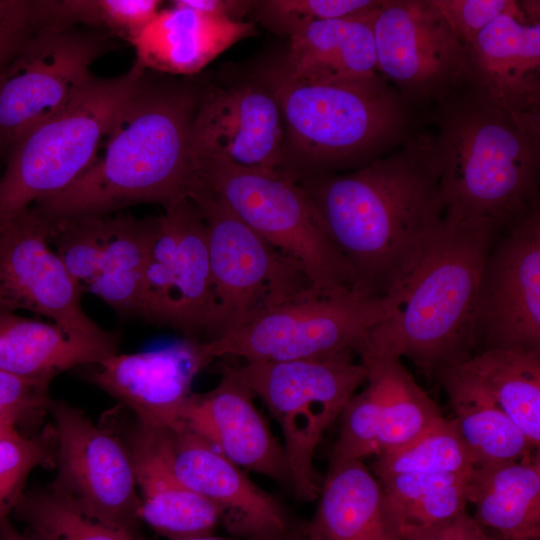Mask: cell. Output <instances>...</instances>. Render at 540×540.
Listing matches in <instances>:
<instances>
[{
  "label": "cell",
  "instance_id": "obj_1",
  "mask_svg": "<svg viewBox=\"0 0 540 540\" xmlns=\"http://www.w3.org/2000/svg\"><path fill=\"white\" fill-rule=\"evenodd\" d=\"M354 274L353 292L385 298L412 271L445 217L432 134H411L349 174L297 181Z\"/></svg>",
  "mask_w": 540,
  "mask_h": 540
},
{
  "label": "cell",
  "instance_id": "obj_2",
  "mask_svg": "<svg viewBox=\"0 0 540 540\" xmlns=\"http://www.w3.org/2000/svg\"><path fill=\"white\" fill-rule=\"evenodd\" d=\"M199 81L145 73L113 117L91 166L69 187L32 206L47 220L107 215L188 199L194 178L189 133Z\"/></svg>",
  "mask_w": 540,
  "mask_h": 540
},
{
  "label": "cell",
  "instance_id": "obj_3",
  "mask_svg": "<svg viewBox=\"0 0 540 540\" xmlns=\"http://www.w3.org/2000/svg\"><path fill=\"white\" fill-rule=\"evenodd\" d=\"M431 116L445 215L501 233L539 210L540 122L510 114L471 82Z\"/></svg>",
  "mask_w": 540,
  "mask_h": 540
},
{
  "label": "cell",
  "instance_id": "obj_4",
  "mask_svg": "<svg viewBox=\"0 0 540 540\" xmlns=\"http://www.w3.org/2000/svg\"><path fill=\"white\" fill-rule=\"evenodd\" d=\"M499 234L487 223L445 215L419 262L385 297L388 315L360 353L407 357L428 376L472 357L480 274Z\"/></svg>",
  "mask_w": 540,
  "mask_h": 540
},
{
  "label": "cell",
  "instance_id": "obj_5",
  "mask_svg": "<svg viewBox=\"0 0 540 540\" xmlns=\"http://www.w3.org/2000/svg\"><path fill=\"white\" fill-rule=\"evenodd\" d=\"M262 79L282 114L281 172L296 181L355 164L361 168L412 134V107L380 74L332 83L290 82L272 72Z\"/></svg>",
  "mask_w": 540,
  "mask_h": 540
},
{
  "label": "cell",
  "instance_id": "obj_6",
  "mask_svg": "<svg viewBox=\"0 0 540 540\" xmlns=\"http://www.w3.org/2000/svg\"><path fill=\"white\" fill-rule=\"evenodd\" d=\"M144 73L135 63L120 76L95 77L68 108L13 141L0 178V222L63 191L91 166L113 117Z\"/></svg>",
  "mask_w": 540,
  "mask_h": 540
},
{
  "label": "cell",
  "instance_id": "obj_7",
  "mask_svg": "<svg viewBox=\"0 0 540 540\" xmlns=\"http://www.w3.org/2000/svg\"><path fill=\"white\" fill-rule=\"evenodd\" d=\"M194 185L219 197L301 272L319 293L353 292L354 274L319 223L303 187L282 172L217 161L192 165Z\"/></svg>",
  "mask_w": 540,
  "mask_h": 540
},
{
  "label": "cell",
  "instance_id": "obj_8",
  "mask_svg": "<svg viewBox=\"0 0 540 540\" xmlns=\"http://www.w3.org/2000/svg\"><path fill=\"white\" fill-rule=\"evenodd\" d=\"M352 357L246 361L229 366L278 422L292 491L302 500H315L321 490L313 459L323 433L366 381L365 366Z\"/></svg>",
  "mask_w": 540,
  "mask_h": 540
},
{
  "label": "cell",
  "instance_id": "obj_9",
  "mask_svg": "<svg viewBox=\"0 0 540 540\" xmlns=\"http://www.w3.org/2000/svg\"><path fill=\"white\" fill-rule=\"evenodd\" d=\"M390 308L387 298L309 290L247 324L202 342L206 355L246 361H293L359 354Z\"/></svg>",
  "mask_w": 540,
  "mask_h": 540
},
{
  "label": "cell",
  "instance_id": "obj_10",
  "mask_svg": "<svg viewBox=\"0 0 540 540\" xmlns=\"http://www.w3.org/2000/svg\"><path fill=\"white\" fill-rule=\"evenodd\" d=\"M188 199L199 209L207 229L214 306L205 341L311 290L297 267L215 194L196 186Z\"/></svg>",
  "mask_w": 540,
  "mask_h": 540
},
{
  "label": "cell",
  "instance_id": "obj_11",
  "mask_svg": "<svg viewBox=\"0 0 540 540\" xmlns=\"http://www.w3.org/2000/svg\"><path fill=\"white\" fill-rule=\"evenodd\" d=\"M371 28L378 73L412 108L435 107L470 83L468 48L431 0H382Z\"/></svg>",
  "mask_w": 540,
  "mask_h": 540
},
{
  "label": "cell",
  "instance_id": "obj_12",
  "mask_svg": "<svg viewBox=\"0 0 540 540\" xmlns=\"http://www.w3.org/2000/svg\"><path fill=\"white\" fill-rule=\"evenodd\" d=\"M105 32L37 29L0 70V148L68 108L95 78L91 65L112 49Z\"/></svg>",
  "mask_w": 540,
  "mask_h": 540
},
{
  "label": "cell",
  "instance_id": "obj_13",
  "mask_svg": "<svg viewBox=\"0 0 540 540\" xmlns=\"http://www.w3.org/2000/svg\"><path fill=\"white\" fill-rule=\"evenodd\" d=\"M54 480L47 486L84 515L136 535L140 496L129 448L119 432L96 425L81 409L52 400Z\"/></svg>",
  "mask_w": 540,
  "mask_h": 540
},
{
  "label": "cell",
  "instance_id": "obj_14",
  "mask_svg": "<svg viewBox=\"0 0 540 540\" xmlns=\"http://www.w3.org/2000/svg\"><path fill=\"white\" fill-rule=\"evenodd\" d=\"M82 292L51 249L49 223L33 206L0 222V310L44 315L72 338L117 354V335L87 316Z\"/></svg>",
  "mask_w": 540,
  "mask_h": 540
},
{
  "label": "cell",
  "instance_id": "obj_15",
  "mask_svg": "<svg viewBox=\"0 0 540 540\" xmlns=\"http://www.w3.org/2000/svg\"><path fill=\"white\" fill-rule=\"evenodd\" d=\"M164 209L145 267L138 317L199 340L207 336L214 306L206 224L189 199Z\"/></svg>",
  "mask_w": 540,
  "mask_h": 540
},
{
  "label": "cell",
  "instance_id": "obj_16",
  "mask_svg": "<svg viewBox=\"0 0 540 540\" xmlns=\"http://www.w3.org/2000/svg\"><path fill=\"white\" fill-rule=\"evenodd\" d=\"M189 151L191 165L217 161L281 172L284 124L275 95L262 77L199 81Z\"/></svg>",
  "mask_w": 540,
  "mask_h": 540
},
{
  "label": "cell",
  "instance_id": "obj_17",
  "mask_svg": "<svg viewBox=\"0 0 540 540\" xmlns=\"http://www.w3.org/2000/svg\"><path fill=\"white\" fill-rule=\"evenodd\" d=\"M474 333L476 347L540 350L539 210L493 243L480 274Z\"/></svg>",
  "mask_w": 540,
  "mask_h": 540
},
{
  "label": "cell",
  "instance_id": "obj_18",
  "mask_svg": "<svg viewBox=\"0 0 540 540\" xmlns=\"http://www.w3.org/2000/svg\"><path fill=\"white\" fill-rule=\"evenodd\" d=\"M202 342L185 337L155 350L117 353L90 365L86 378L131 409L137 420L176 431L182 428L193 380L211 361Z\"/></svg>",
  "mask_w": 540,
  "mask_h": 540
},
{
  "label": "cell",
  "instance_id": "obj_19",
  "mask_svg": "<svg viewBox=\"0 0 540 540\" xmlns=\"http://www.w3.org/2000/svg\"><path fill=\"white\" fill-rule=\"evenodd\" d=\"M539 1H513L467 46L470 82L510 114L540 122Z\"/></svg>",
  "mask_w": 540,
  "mask_h": 540
},
{
  "label": "cell",
  "instance_id": "obj_20",
  "mask_svg": "<svg viewBox=\"0 0 540 540\" xmlns=\"http://www.w3.org/2000/svg\"><path fill=\"white\" fill-rule=\"evenodd\" d=\"M254 394L231 371L211 391L191 394L181 412L182 427L196 433L244 470L292 489L283 445L254 404Z\"/></svg>",
  "mask_w": 540,
  "mask_h": 540
},
{
  "label": "cell",
  "instance_id": "obj_21",
  "mask_svg": "<svg viewBox=\"0 0 540 540\" xmlns=\"http://www.w3.org/2000/svg\"><path fill=\"white\" fill-rule=\"evenodd\" d=\"M172 464L186 487L221 509L231 532L247 539L288 536V521L280 504L244 469L187 428L172 431Z\"/></svg>",
  "mask_w": 540,
  "mask_h": 540
},
{
  "label": "cell",
  "instance_id": "obj_22",
  "mask_svg": "<svg viewBox=\"0 0 540 540\" xmlns=\"http://www.w3.org/2000/svg\"><path fill=\"white\" fill-rule=\"evenodd\" d=\"M120 435L134 464L140 520L167 540L212 535L222 511L177 477L172 464V430L136 419Z\"/></svg>",
  "mask_w": 540,
  "mask_h": 540
},
{
  "label": "cell",
  "instance_id": "obj_23",
  "mask_svg": "<svg viewBox=\"0 0 540 540\" xmlns=\"http://www.w3.org/2000/svg\"><path fill=\"white\" fill-rule=\"evenodd\" d=\"M159 10L130 44L145 70L192 76L236 42L255 34V23L181 6Z\"/></svg>",
  "mask_w": 540,
  "mask_h": 540
},
{
  "label": "cell",
  "instance_id": "obj_24",
  "mask_svg": "<svg viewBox=\"0 0 540 540\" xmlns=\"http://www.w3.org/2000/svg\"><path fill=\"white\" fill-rule=\"evenodd\" d=\"M376 8L359 16L307 25L289 37L284 63L270 72L296 83L347 82L379 74L371 28Z\"/></svg>",
  "mask_w": 540,
  "mask_h": 540
},
{
  "label": "cell",
  "instance_id": "obj_25",
  "mask_svg": "<svg viewBox=\"0 0 540 540\" xmlns=\"http://www.w3.org/2000/svg\"><path fill=\"white\" fill-rule=\"evenodd\" d=\"M306 532L316 540H399L387 496L362 460L330 462Z\"/></svg>",
  "mask_w": 540,
  "mask_h": 540
},
{
  "label": "cell",
  "instance_id": "obj_26",
  "mask_svg": "<svg viewBox=\"0 0 540 540\" xmlns=\"http://www.w3.org/2000/svg\"><path fill=\"white\" fill-rule=\"evenodd\" d=\"M467 500L483 528L509 540H540L539 450L518 461L475 467Z\"/></svg>",
  "mask_w": 540,
  "mask_h": 540
},
{
  "label": "cell",
  "instance_id": "obj_27",
  "mask_svg": "<svg viewBox=\"0 0 540 540\" xmlns=\"http://www.w3.org/2000/svg\"><path fill=\"white\" fill-rule=\"evenodd\" d=\"M442 372L489 398L539 448L540 350L484 349Z\"/></svg>",
  "mask_w": 540,
  "mask_h": 540
},
{
  "label": "cell",
  "instance_id": "obj_28",
  "mask_svg": "<svg viewBox=\"0 0 540 540\" xmlns=\"http://www.w3.org/2000/svg\"><path fill=\"white\" fill-rule=\"evenodd\" d=\"M109 356L98 347L72 338L54 323L0 310L2 371L25 379L51 381L65 370L90 366Z\"/></svg>",
  "mask_w": 540,
  "mask_h": 540
},
{
  "label": "cell",
  "instance_id": "obj_29",
  "mask_svg": "<svg viewBox=\"0 0 540 540\" xmlns=\"http://www.w3.org/2000/svg\"><path fill=\"white\" fill-rule=\"evenodd\" d=\"M158 224L159 216L108 214L97 269L86 290L121 314L139 316L145 267Z\"/></svg>",
  "mask_w": 540,
  "mask_h": 540
},
{
  "label": "cell",
  "instance_id": "obj_30",
  "mask_svg": "<svg viewBox=\"0 0 540 540\" xmlns=\"http://www.w3.org/2000/svg\"><path fill=\"white\" fill-rule=\"evenodd\" d=\"M437 377L448 394L455 415L452 420L475 467L518 461L539 450L489 398L449 373Z\"/></svg>",
  "mask_w": 540,
  "mask_h": 540
},
{
  "label": "cell",
  "instance_id": "obj_31",
  "mask_svg": "<svg viewBox=\"0 0 540 540\" xmlns=\"http://www.w3.org/2000/svg\"><path fill=\"white\" fill-rule=\"evenodd\" d=\"M359 355L367 374L377 381L381 391L376 456L401 449L444 419L400 358L370 352Z\"/></svg>",
  "mask_w": 540,
  "mask_h": 540
},
{
  "label": "cell",
  "instance_id": "obj_32",
  "mask_svg": "<svg viewBox=\"0 0 540 540\" xmlns=\"http://www.w3.org/2000/svg\"><path fill=\"white\" fill-rule=\"evenodd\" d=\"M471 472L407 473L377 480L401 533L405 527L435 524L466 511Z\"/></svg>",
  "mask_w": 540,
  "mask_h": 540
},
{
  "label": "cell",
  "instance_id": "obj_33",
  "mask_svg": "<svg viewBox=\"0 0 540 540\" xmlns=\"http://www.w3.org/2000/svg\"><path fill=\"white\" fill-rule=\"evenodd\" d=\"M157 0H34L36 29L84 24L129 43L159 12Z\"/></svg>",
  "mask_w": 540,
  "mask_h": 540
},
{
  "label": "cell",
  "instance_id": "obj_34",
  "mask_svg": "<svg viewBox=\"0 0 540 540\" xmlns=\"http://www.w3.org/2000/svg\"><path fill=\"white\" fill-rule=\"evenodd\" d=\"M378 479L407 473H469L473 458L453 420L443 419L429 431L394 452L377 456Z\"/></svg>",
  "mask_w": 540,
  "mask_h": 540
},
{
  "label": "cell",
  "instance_id": "obj_35",
  "mask_svg": "<svg viewBox=\"0 0 540 540\" xmlns=\"http://www.w3.org/2000/svg\"><path fill=\"white\" fill-rule=\"evenodd\" d=\"M14 513L47 540H142L89 518L48 487L25 491Z\"/></svg>",
  "mask_w": 540,
  "mask_h": 540
},
{
  "label": "cell",
  "instance_id": "obj_36",
  "mask_svg": "<svg viewBox=\"0 0 540 540\" xmlns=\"http://www.w3.org/2000/svg\"><path fill=\"white\" fill-rule=\"evenodd\" d=\"M56 444L53 426L34 435L16 430L0 438V518L14 512L34 468L56 467Z\"/></svg>",
  "mask_w": 540,
  "mask_h": 540
},
{
  "label": "cell",
  "instance_id": "obj_37",
  "mask_svg": "<svg viewBox=\"0 0 540 540\" xmlns=\"http://www.w3.org/2000/svg\"><path fill=\"white\" fill-rule=\"evenodd\" d=\"M375 0H262L252 13L266 28L282 36H292L307 25L328 19L363 15L376 8Z\"/></svg>",
  "mask_w": 540,
  "mask_h": 540
},
{
  "label": "cell",
  "instance_id": "obj_38",
  "mask_svg": "<svg viewBox=\"0 0 540 540\" xmlns=\"http://www.w3.org/2000/svg\"><path fill=\"white\" fill-rule=\"evenodd\" d=\"M366 382L365 389L355 393L341 413V428L330 462L362 460L376 454L381 420V391L377 381L368 374Z\"/></svg>",
  "mask_w": 540,
  "mask_h": 540
},
{
  "label": "cell",
  "instance_id": "obj_39",
  "mask_svg": "<svg viewBox=\"0 0 540 540\" xmlns=\"http://www.w3.org/2000/svg\"><path fill=\"white\" fill-rule=\"evenodd\" d=\"M51 381L25 379L0 370V417L17 429L36 427L49 413Z\"/></svg>",
  "mask_w": 540,
  "mask_h": 540
},
{
  "label": "cell",
  "instance_id": "obj_40",
  "mask_svg": "<svg viewBox=\"0 0 540 540\" xmlns=\"http://www.w3.org/2000/svg\"><path fill=\"white\" fill-rule=\"evenodd\" d=\"M455 35L468 46L493 19L510 8L511 0H431Z\"/></svg>",
  "mask_w": 540,
  "mask_h": 540
},
{
  "label": "cell",
  "instance_id": "obj_41",
  "mask_svg": "<svg viewBox=\"0 0 540 540\" xmlns=\"http://www.w3.org/2000/svg\"><path fill=\"white\" fill-rule=\"evenodd\" d=\"M399 540H492L485 529L466 511L431 525L408 526Z\"/></svg>",
  "mask_w": 540,
  "mask_h": 540
},
{
  "label": "cell",
  "instance_id": "obj_42",
  "mask_svg": "<svg viewBox=\"0 0 540 540\" xmlns=\"http://www.w3.org/2000/svg\"><path fill=\"white\" fill-rule=\"evenodd\" d=\"M175 4L192 8L200 12L231 20L241 21L251 13L255 2L253 0H175Z\"/></svg>",
  "mask_w": 540,
  "mask_h": 540
},
{
  "label": "cell",
  "instance_id": "obj_43",
  "mask_svg": "<svg viewBox=\"0 0 540 540\" xmlns=\"http://www.w3.org/2000/svg\"><path fill=\"white\" fill-rule=\"evenodd\" d=\"M0 29L35 30L34 0H0Z\"/></svg>",
  "mask_w": 540,
  "mask_h": 540
},
{
  "label": "cell",
  "instance_id": "obj_44",
  "mask_svg": "<svg viewBox=\"0 0 540 540\" xmlns=\"http://www.w3.org/2000/svg\"><path fill=\"white\" fill-rule=\"evenodd\" d=\"M33 31L0 29V70L19 51Z\"/></svg>",
  "mask_w": 540,
  "mask_h": 540
},
{
  "label": "cell",
  "instance_id": "obj_45",
  "mask_svg": "<svg viewBox=\"0 0 540 540\" xmlns=\"http://www.w3.org/2000/svg\"><path fill=\"white\" fill-rule=\"evenodd\" d=\"M0 540H47L43 537L30 533H19L9 520V517L0 518Z\"/></svg>",
  "mask_w": 540,
  "mask_h": 540
},
{
  "label": "cell",
  "instance_id": "obj_46",
  "mask_svg": "<svg viewBox=\"0 0 540 540\" xmlns=\"http://www.w3.org/2000/svg\"><path fill=\"white\" fill-rule=\"evenodd\" d=\"M186 540H234V539L220 538L212 534L209 536L196 537V538H191V539H186ZM247 540H300V539H294L290 536H285L282 538H274V539H247Z\"/></svg>",
  "mask_w": 540,
  "mask_h": 540
},
{
  "label": "cell",
  "instance_id": "obj_47",
  "mask_svg": "<svg viewBox=\"0 0 540 540\" xmlns=\"http://www.w3.org/2000/svg\"><path fill=\"white\" fill-rule=\"evenodd\" d=\"M16 430L18 429L12 422L8 420L0 421V438Z\"/></svg>",
  "mask_w": 540,
  "mask_h": 540
},
{
  "label": "cell",
  "instance_id": "obj_48",
  "mask_svg": "<svg viewBox=\"0 0 540 540\" xmlns=\"http://www.w3.org/2000/svg\"><path fill=\"white\" fill-rule=\"evenodd\" d=\"M301 540H316L312 536H310L306 531L304 533V537Z\"/></svg>",
  "mask_w": 540,
  "mask_h": 540
},
{
  "label": "cell",
  "instance_id": "obj_49",
  "mask_svg": "<svg viewBox=\"0 0 540 540\" xmlns=\"http://www.w3.org/2000/svg\"><path fill=\"white\" fill-rule=\"evenodd\" d=\"M491 537H492V540H509V539H506V538H504V537H502L500 535H498L496 537L495 536H491Z\"/></svg>",
  "mask_w": 540,
  "mask_h": 540
},
{
  "label": "cell",
  "instance_id": "obj_50",
  "mask_svg": "<svg viewBox=\"0 0 540 540\" xmlns=\"http://www.w3.org/2000/svg\"><path fill=\"white\" fill-rule=\"evenodd\" d=\"M1 420H8V421H10L9 419L3 418V417H0V421H1ZM10 422H12V421H10ZM12 423H13V422H12ZM13 424H14V423H13ZM14 425H15V424H14ZM15 426H16V425H15Z\"/></svg>",
  "mask_w": 540,
  "mask_h": 540
},
{
  "label": "cell",
  "instance_id": "obj_51",
  "mask_svg": "<svg viewBox=\"0 0 540 540\" xmlns=\"http://www.w3.org/2000/svg\"><path fill=\"white\" fill-rule=\"evenodd\" d=\"M0 151H1V148H0Z\"/></svg>",
  "mask_w": 540,
  "mask_h": 540
}]
</instances>
